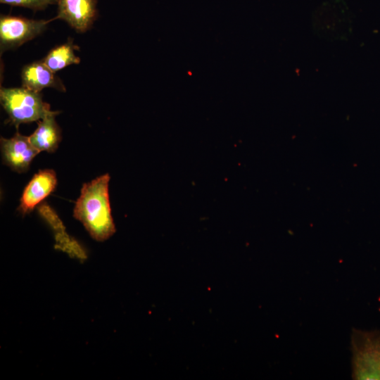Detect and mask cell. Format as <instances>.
Here are the masks:
<instances>
[{"label":"cell","mask_w":380,"mask_h":380,"mask_svg":"<svg viewBox=\"0 0 380 380\" xmlns=\"http://www.w3.org/2000/svg\"><path fill=\"white\" fill-rule=\"evenodd\" d=\"M108 174L84 184L76 202L74 217L95 240L108 239L115 231L108 196Z\"/></svg>","instance_id":"1"},{"label":"cell","mask_w":380,"mask_h":380,"mask_svg":"<svg viewBox=\"0 0 380 380\" xmlns=\"http://www.w3.org/2000/svg\"><path fill=\"white\" fill-rule=\"evenodd\" d=\"M0 101L8 115L9 122L16 127L23 123L39 121L55 112L51 110L49 105L44 102L40 92L24 87H1Z\"/></svg>","instance_id":"2"},{"label":"cell","mask_w":380,"mask_h":380,"mask_svg":"<svg viewBox=\"0 0 380 380\" xmlns=\"http://www.w3.org/2000/svg\"><path fill=\"white\" fill-rule=\"evenodd\" d=\"M351 349L353 379L380 380V331L353 329Z\"/></svg>","instance_id":"3"},{"label":"cell","mask_w":380,"mask_h":380,"mask_svg":"<svg viewBox=\"0 0 380 380\" xmlns=\"http://www.w3.org/2000/svg\"><path fill=\"white\" fill-rule=\"evenodd\" d=\"M312 29L317 36L328 41L348 40L352 32L348 8L337 1L324 4L313 15Z\"/></svg>","instance_id":"4"},{"label":"cell","mask_w":380,"mask_h":380,"mask_svg":"<svg viewBox=\"0 0 380 380\" xmlns=\"http://www.w3.org/2000/svg\"><path fill=\"white\" fill-rule=\"evenodd\" d=\"M49 22L45 20L1 15L0 18L1 53L18 48L39 36L46 29Z\"/></svg>","instance_id":"5"},{"label":"cell","mask_w":380,"mask_h":380,"mask_svg":"<svg viewBox=\"0 0 380 380\" xmlns=\"http://www.w3.org/2000/svg\"><path fill=\"white\" fill-rule=\"evenodd\" d=\"M56 18L65 20L78 32L87 31L97 15L96 0H58Z\"/></svg>","instance_id":"6"},{"label":"cell","mask_w":380,"mask_h":380,"mask_svg":"<svg viewBox=\"0 0 380 380\" xmlns=\"http://www.w3.org/2000/svg\"><path fill=\"white\" fill-rule=\"evenodd\" d=\"M5 163L17 172L26 170L32 159L39 153L28 137L16 133L12 138L1 139Z\"/></svg>","instance_id":"7"},{"label":"cell","mask_w":380,"mask_h":380,"mask_svg":"<svg viewBox=\"0 0 380 380\" xmlns=\"http://www.w3.org/2000/svg\"><path fill=\"white\" fill-rule=\"evenodd\" d=\"M56 177L51 170H41L37 173L25 188L20 198V210L27 213L42 201L54 189Z\"/></svg>","instance_id":"8"},{"label":"cell","mask_w":380,"mask_h":380,"mask_svg":"<svg viewBox=\"0 0 380 380\" xmlns=\"http://www.w3.org/2000/svg\"><path fill=\"white\" fill-rule=\"evenodd\" d=\"M21 80L23 87L37 92L49 87L65 91L62 81L42 60L25 65L21 71Z\"/></svg>","instance_id":"9"},{"label":"cell","mask_w":380,"mask_h":380,"mask_svg":"<svg viewBox=\"0 0 380 380\" xmlns=\"http://www.w3.org/2000/svg\"><path fill=\"white\" fill-rule=\"evenodd\" d=\"M58 113V111H55L42 118L38 122L35 131L28 137L31 144L39 152H53L58 147L61 132L55 116Z\"/></svg>","instance_id":"10"},{"label":"cell","mask_w":380,"mask_h":380,"mask_svg":"<svg viewBox=\"0 0 380 380\" xmlns=\"http://www.w3.org/2000/svg\"><path fill=\"white\" fill-rule=\"evenodd\" d=\"M39 210L40 214L47 220L55 232L56 246L71 255L82 259L85 258L84 251L75 241L66 234L62 222L49 206L41 205Z\"/></svg>","instance_id":"11"},{"label":"cell","mask_w":380,"mask_h":380,"mask_svg":"<svg viewBox=\"0 0 380 380\" xmlns=\"http://www.w3.org/2000/svg\"><path fill=\"white\" fill-rule=\"evenodd\" d=\"M76 49L78 47L69 40L51 49L42 61L56 73L69 65L80 63V58L75 53Z\"/></svg>","instance_id":"12"},{"label":"cell","mask_w":380,"mask_h":380,"mask_svg":"<svg viewBox=\"0 0 380 380\" xmlns=\"http://www.w3.org/2000/svg\"><path fill=\"white\" fill-rule=\"evenodd\" d=\"M1 4L21 6L33 10L44 9L49 4L46 0H0Z\"/></svg>","instance_id":"13"},{"label":"cell","mask_w":380,"mask_h":380,"mask_svg":"<svg viewBox=\"0 0 380 380\" xmlns=\"http://www.w3.org/2000/svg\"><path fill=\"white\" fill-rule=\"evenodd\" d=\"M49 4H57L58 0H46Z\"/></svg>","instance_id":"14"}]
</instances>
